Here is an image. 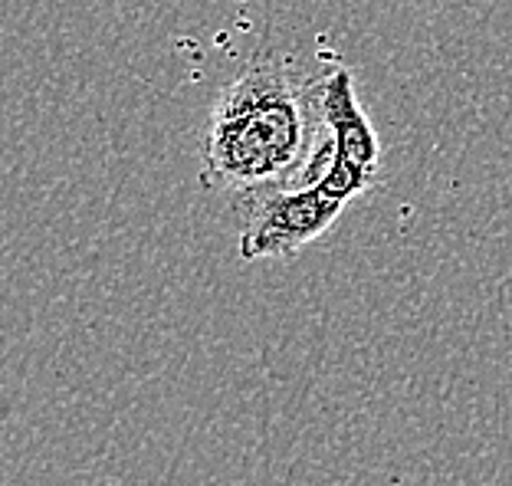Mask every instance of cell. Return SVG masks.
<instances>
[{
    "mask_svg": "<svg viewBox=\"0 0 512 486\" xmlns=\"http://www.w3.org/2000/svg\"><path fill=\"white\" fill-rule=\"evenodd\" d=\"M322 73L293 53H256L204 125L201 188L250 204L316 181L332 161Z\"/></svg>",
    "mask_w": 512,
    "mask_h": 486,
    "instance_id": "obj_1",
    "label": "cell"
},
{
    "mask_svg": "<svg viewBox=\"0 0 512 486\" xmlns=\"http://www.w3.org/2000/svg\"><path fill=\"white\" fill-rule=\"evenodd\" d=\"M345 201L316 178L299 188H279L250 201L240 234V260H289L339 224Z\"/></svg>",
    "mask_w": 512,
    "mask_h": 486,
    "instance_id": "obj_2",
    "label": "cell"
},
{
    "mask_svg": "<svg viewBox=\"0 0 512 486\" xmlns=\"http://www.w3.org/2000/svg\"><path fill=\"white\" fill-rule=\"evenodd\" d=\"M322 119L332 135L335 155L381 175V142L368 112L358 102L355 76L345 63H329L322 73Z\"/></svg>",
    "mask_w": 512,
    "mask_h": 486,
    "instance_id": "obj_3",
    "label": "cell"
}]
</instances>
